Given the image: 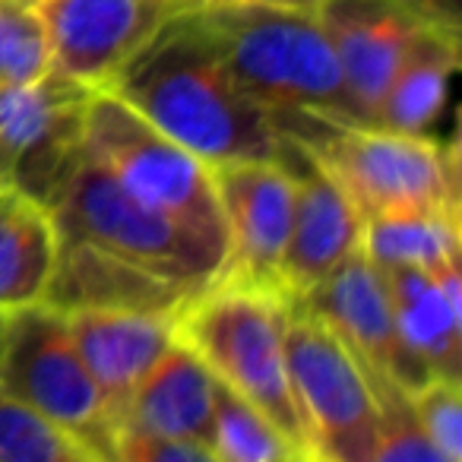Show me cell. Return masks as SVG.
Listing matches in <instances>:
<instances>
[{
    "instance_id": "1",
    "label": "cell",
    "mask_w": 462,
    "mask_h": 462,
    "mask_svg": "<svg viewBox=\"0 0 462 462\" xmlns=\"http://www.w3.org/2000/svg\"><path fill=\"white\" fill-rule=\"evenodd\" d=\"M209 168L282 159L273 117L231 77L197 14H174L105 86Z\"/></svg>"
},
{
    "instance_id": "2",
    "label": "cell",
    "mask_w": 462,
    "mask_h": 462,
    "mask_svg": "<svg viewBox=\"0 0 462 462\" xmlns=\"http://www.w3.org/2000/svg\"><path fill=\"white\" fill-rule=\"evenodd\" d=\"M238 86L289 143L365 124L314 10L235 7L197 14Z\"/></svg>"
},
{
    "instance_id": "3",
    "label": "cell",
    "mask_w": 462,
    "mask_h": 462,
    "mask_svg": "<svg viewBox=\"0 0 462 462\" xmlns=\"http://www.w3.org/2000/svg\"><path fill=\"white\" fill-rule=\"evenodd\" d=\"M289 298L216 279L180 308L178 336L203 358L212 377L260 409L310 462L308 430L285 348Z\"/></svg>"
},
{
    "instance_id": "4",
    "label": "cell",
    "mask_w": 462,
    "mask_h": 462,
    "mask_svg": "<svg viewBox=\"0 0 462 462\" xmlns=\"http://www.w3.org/2000/svg\"><path fill=\"white\" fill-rule=\"evenodd\" d=\"M48 209L60 238L86 241L187 295H199L222 273L225 251L216 241L134 199L86 149Z\"/></svg>"
},
{
    "instance_id": "5",
    "label": "cell",
    "mask_w": 462,
    "mask_h": 462,
    "mask_svg": "<svg viewBox=\"0 0 462 462\" xmlns=\"http://www.w3.org/2000/svg\"><path fill=\"white\" fill-rule=\"evenodd\" d=\"M346 190L361 222L459 212V143L399 134L377 124H339L295 143Z\"/></svg>"
},
{
    "instance_id": "6",
    "label": "cell",
    "mask_w": 462,
    "mask_h": 462,
    "mask_svg": "<svg viewBox=\"0 0 462 462\" xmlns=\"http://www.w3.org/2000/svg\"><path fill=\"white\" fill-rule=\"evenodd\" d=\"M83 149L134 199L190 225L225 251L212 168L136 115L115 92H92L83 121Z\"/></svg>"
},
{
    "instance_id": "7",
    "label": "cell",
    "mask_w": 462,
    "mask_h": 462,
    "mask_svg": "<svg viewBox=\"0 0 462 462\" xmlns=\"http://www.w3.org/2000/svg\"><path fill=\"white\" fill-rule=\"evenodd\" d=\"M0 386L58 424L92 462H111V421L73 346L64 310L45 301L10 310L0 348Z\"/></svg>"
},
{
    "instance_id": "8",
    "label": "cell",
    "mask_w": 462,
    "mask_h": 462,
    "mask_svg": "<svg viewBox=\"0 0 462 462\" xmlns=\"http://www.w3.org/2000/svg\"><path fill=\"white\" fill-rule=\"evenodd\" d=\"M285 348L310 462H374L377 399L365 367L308 308L289 301Z\"/></svg>"
},
{
    "instance_id": "9",
    "label": "cell",
    "mask_w": 462,
    "mask_h": 462,
    "mask_svg": "<svg viewBox=\"0 0 462 462\" xmlns=\"http://www.w3.org/2000/svg\"><path fill=\"white\" fill-rule=\"evenodd\" d=\"M89 86L51 70L26 86L0 89V184L51 206L83 159Z\"/></svg>"
},
{
    "instance_id": "10",
    "label": "cell",
    "mask_w": 462,
    "mask_h": 462,
    "mask_svg": "<svg viewBox=\"0 0 462 462\" xmlns=\"http://www.w3.org/2000/svg\"><path fill=\"white\" fill-rule=\"evenodd\" d=\"M225 228L218 279L247 289L282 291V251L289 241L295 174L285 159H241L212 168Z\"/></svg>"
},
{
    "instance_id": "11",
    "label": "cell",
    "mask_w": 462,
    "mask_h": 462,
    "mask_svg": "<svg viewBox=\"0 0 462 462\" xmlns=\"http://www.w3.org/2000/svg\"><path fill=\"white\" fill-rule=\"evenodd\" d=\"M289 301H298L327 323L367 374L396 380L409 393L434 377L402 342L383 273L361 251L310 291Z\"/></svg>"
},
{
    "instance_id": "12",
    "label": "cell",
    "mask_w": 462,
    "mask_h": 462,
    "mask_svg": "<svg viewBox=\"0 0 462 462\" xmlns=\"http://www.w3.org/2000/svg\"><path fill=\"white\" fill-rule=\"evenodd\" d=\"M51 70L105 89L117 70L174 16L171 0H35Z\"/></svg>"
},
{
    "instance_id": "13",
    "label": "cell",
    "mask_w": 462,
    "mask_h": 462,
    "mask_svg": "<svg viewBox=\"0 0 462 462\" xmlns=\"http://www.w3.org/2000/svg\"><path fill=\"white\" fill-rule=\"evenodd\" d=\"M282 159L295 174V203L282 251V291L285 298H301L361 251L365 222L314 155L289 143Z\"/></svg>"
},
{
    "instance_id": "14",
    "label": "cell",
    "mask_w": 462,
    "mask_h": 462,
    "mask_svg": "<svg viewBox=\"0 0 462 462\" xmlns=\"http://www.w3.org/2000/svg\"><path fill=\"white\" fill-rule=\"evenodd\" d=\"M314 14L361 121L374 124L399 58L430 20L405 0H320Z\"/></svg>"
},
{
    "instance_id": "15",
    "label": "cell",
    "mask_w": 462,
    "mask_h": 462,
    "mask_svg": "<svg viewBox=\"0 0 462 462\" xmlns=\"http://www.w3.org/2000/svg\"><path fill=\"white\" fill-rule=\"evenodd\" d=\"M67 327L115 434L136 386L178 336V314L89 308L67 310Z\"/></svg>"
},
{
    "instance_id": "16",
    "label": "cell",
    "mask_w": 462,
    "mask_h": 462,
    "mask_svg": "<svg viewBox=\"0 0 462 462\" xmlns=\"http://www.w3.org/2000/svg\"><path fill=\"white\" fill-rule=\"evenodd\" d=\"M193 295L162 282L159 276L130 266L98 247L58 235V257L48 291L42 301L58 310H149V314H180Z\"/></svg>"
},
{
    "instance_id": "17",
    "label": "cell",
    "mask_w": 462,
    "mask_h": 462,
    "mask_svg": "<svg viewBox=\"0 0 462 462\" xmlns=\"http://www.w3.org/2000/svg\"><path fill=\"white\" fill-rule=\"evenodd\" d=\"M383 273L402 342L434 377L462 380V273L459 260L437 270L396 266Z\"/></svg>"
},
{
    "instance_id": "18",
    "label": "cell",
    "mask_w": 462,
    "mask_h": 462,
    "mask_svg": "<svg viewBox=\"0 0 462 462\" xmlns=\"http://www.w3.org/2000/svg\"><path fill=\"white\" fill-rule=\"evenodd\" d=\"M218 380L180 336L159 355L143 383L136 386L117 428L190 440L209 449L212 415H216ZM212 456V449H209Z\"/></svg>"
},
{
    "instance_id": "19",
    "label": "cell",
    "mask_w": 462,
    "mask_h": 462,
    "mask_svg": "<svg viewBox=\"0 0 462 462\" xmlns=\"http://www.w3.org/2000/svg\"><path fill=\"white\" fill-rule=\"evenodd\" d=\"M459 70V29L421 23L399 58L374 124L399 134H430Z\"/></svg>"
},
{
    "instance_id": "20",
    "label": "cell",
    "mask_w": 462,
    "mask_h": 462,
    "mask_svg": "<svg viewBox=\"0 0 462 462\" xmlns=\"http://www.w3.org/2000/svg\"><path fill=\"white\" fill-rule=\"evenodd\" d=\"M58 257V225L45 203L0 184V310L39 304Z\"/></svg>"
},
{
    "instance_id": "21",
    "label": "cell",
    "mask_w": 462,
    "mask_h": 462,
    "mask_svg": "<svg viewBox=\"0 0 462 462\" xmlns=\"http://www.w3.org/2000/svg\"><path fill=\"white\" fill-rule=\"evenodd\" d=\"M361 254L377 270H396V266L437 270L456 263L462 260L459 212L367 218L361 225Z\"/></svg>"
},
{
    "instance_id": "22",
    "label": "cell",
    "mask_w": 462,
    "mask_h": 462,
    "mask_svg": "<svg viewBox=\"0 0 462 462\" xmlns=\"http://www.w3.org/2000/svg\"><path fill=\"white\" fill-rule=\"evenodd\" d=\"M209 449L212 462H301L263 411L222 383L216 390Z\"/></svg>"
},
{
    "instance_id": "23",
    "label": "cell",
    "mask_w": 462,
    "mask_h": 462,
    "mask_svg": "<svg viewBox=\"0 0 462 462\" xmlns=\"http://www.w3.org/2000/svg\"><path fill=\"white\" fill-rule=\"evenodd\" d=\"M0 462H92L58 424L0 386Z\"/></svg>"
},
{
    "instance_id": "24",
    "label": "cell",
    "mask_w": 462,
    "mask_h": 462,
    "mask_svg": "<svg viewBox=\"0 0 462 462\" xmlns=\"http://www.w3.org/2000/svg\"><path fill=\"white\" fill-rule=\"evenodd\" d=\"M45 73H51V48L35 0H0V89Z\"/></svg>"
},
{
    "instance_id": "25",
    "label": "cell",
    "mask_w": 462,
    "mask_h": 462,
    "mask_svg": "<svg viewBox=\"0 0 462 462\" xmlns=\"http://www.w3.org/2000/svg\"><path fill=\"white\" fill-rule=\"evenodd\" d=\"M462 380L430 377L411 393L418 424L443 462H462Z\"/></svg>"
},
{
    "instance_id": "26",
    "label": "cell",
    "mask_w": 462,
    "mask_h": 462,
    "mask_svg": "<svg viewBox=\"0 0 462 462\" xmlns=\"http://www.w3.org/2000/svg\"><path fill=\"white\" fill-rule=\"evenodd\" d=\"M111 462H212V456L206 447L190 440H174L136 428H115Z\"/></svg>"
},
{
    "instance_id": "27",
    "label": "cell",
    "mask_w": 462,
    "mask_h": 462,
    "mask_svg": "<svg viewBox=\"0 0 462 462\" xmlns=\"http://www.w3.org/2000/svg\"><path fill=\"white\" fill-rule=\"evenodd\" d=\"M320 0H171L174 14H206V10H235V7H289L317 10Z\"/></svg>"
},
{
    "instance_id": "28",
    "label": "cell",
    "mask_w": 462,
    "mask_h": 462,
    "mask_svg": "<svg viewBox=\"0 0 462 462\" xmlns=\"http://www.w3.org/2000/svg\"><path fill=\"white\" fill-rule=\"evenodd\" d=\"M405 4H411L424 20L440 23V26L462 29V16H459L462 0H405Z\"/></svg>"
},
{
    "instance_id": "29",
    "label": "cell",
    "mask_w": 462,
    "mask_h": 462,
    "mask_svg": "<svg viewBox=\"0 0 462 462\" xmlns=\"http://www.w3.org/2000/svg\"><path fill=\"white\" fill-rule=\"evenodd\" d=\"M7 320H10V314L0 310V348H4V336H7Z\"/></svg>"
}]
</instances>
